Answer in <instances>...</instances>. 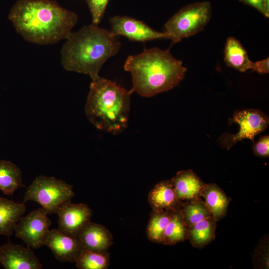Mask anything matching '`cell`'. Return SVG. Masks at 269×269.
I'll list each match as a JSON object with an SVG mask.
<instances>
[{"mask_svg":"<svg viewBox=\"0 0 269 269\" xmlns=\"http://www.w3.org/2000/svg\"><path fill=\"white\" fill-rule=\"evenodd\" d=\"M72 185L54 177L40 175L27 187L23 203L33 201L49 214H56L62 204L71 202L74 196Z\"/></svg>","mask_w":269,"mask_h":269,"instance_id":"5b68a950","label":"cell"},{"mask_svg":"<svg viewBox=\"0 0 269 269\" xmlns=\"http://www.w3.org/2000/svg\"><path fill=\"white\" fill-rule=\"evenodd\" d=\"M58 230L74 237L78 236L82 230L91 221L92 209L86 204L65 203L60 206L57 213Z\"/></svg>","mask_w":269,"mask_h":269,"instance_id":"30bf717a","label":"cell"},{"mask_svg":"<svg viewBox=\"0 0 269 269\" xmlns=\"http://www.w3.org/2000/svg\"><path fill=\"white\" fill-rule=\"evenodd\" d=\"M201 196L204 198L211 216L217 221L226 216L231 199L217 184H206Z\"/></svg>","mask_w":269,"mask_h":269,"instance_id":"2e32d148","label":"cell"},{"mask_svg":"<svg viewBox=\"0 0 269 269\" xmlns=\"http://www.w3.org/2000/svg\"><path fill=\"white\" fill-rule=\"evenodd\" d=\"M217 222L211 216L189 226L188 239L191 244L201 249L212 242L216 237Z\"/></svg>","mask_w":269,"mask_h":269,"instance_id":"d6986e66","label":"cell"},{"mask_svg":"<svg viewBox=\"0 0 269 269\" xmlns=\"http://www.w3.org/2000/svg\"><path fill=\"white\" fill-rule=\"evenodd\" d=\"M47 214L44 209L40 208L21 217L14 229L15 236L28 247L37 249L44 246V240L51 224Z\"/></svg>","mask_w":269,"mask_h":269,"instance_id":"ba28073f","label":"cell"},{"mask_svg":"<svg viewBox=\"0 0 269 269\" xmlns=\"http://www.w3.org/2000/svg\"><path fill=\"white\" fill-rule=\"evenodd\" d=\"M188 227L180 209L173 211L171 220L164 233L162 244L174 245L188 239Z\"/></svg>","mask_w":269,"mask_h":269,"instance_id":"44dd1931","label":"cell"},{"mask_svg":"<svg viewBox=\"0 0 269 269\" xmlns=\"http://www.w3.org/2000/svg\"><path fill=\"white\" fill-rule=\"evenodd\" d=\"M174 210L151 212L146 228V236L150 241L162 244L164 231Z\"/></svg>","mask_w":269,"mask_h":269,"instance_id":"7402d4cb","label":"cell"},{"mask_svg":"<svg viewBox=\"0 0 269 269\" xmlns=\"http://www.w3.org/2000/svg\"><path fill=\"white\" fill-rule=\"evenodd\" d=\"M224 54V60L227 66L241 72L254 70V62L250 59L246 49L235 37L227 39Z\"/></svg>","mask_w":269,"mask_h":269,"instance_id":"e0dca14e","label":"cell"},{"mask_svg":"<svg viewBox=\"0 0 269 269\" xmlns=\"http://www.w3.org/2000/svg\"><path fill=\"white\" fill-rule=\"evenodd\" d=\"M269 238L263 236L256 247L253 255V264L255 268L269 269Z\"/></svg>","mask_w":269,"mask_h":269,"instance_id":"d4e9b609","label":"cell"},{"mask_svg":"<svg viewBox=\"0 0 269 269\" xmlns=\"http://www.w3.org/2000/svg\"><path fill=\"white\" fill-rule=\"evenodd\" d=\"M211 15L209 2L188 5L179 10L165 24L164 32L173 43L194 35L203 30Z\"/></svg>","mask_w":269,"mask_h":269,"instance_id":"8992f818","label":"cell"},{"mask_svg":"<svg viewBox=\"0 0 269 269\" xmlns=\"http://www.w3.org/2000/svg\"><path fill=\"white\" fill-rule=\"evenodd\" d=\"M112 33L115 36L122 35L132 41L144 42L167 38L166 33L156 31L143 21L127 16L116 15L110 19Z\"/></svg>","mask_w":269,"mask_h":269,"instance_id":"9c48e42d","label":"cell"},{"mask_svg":"<svg viewBox=\"0 0 269 269\" xmlns=\"http://www.w3.org/2000/svg\"><path fill=\"white\" fill-rule=\"evenodd\" d=\"M243 2L249 4L256 8L264 15V8L263 0H240Z\"/></svg>","mask_w":269,"mask_h":269,"instance_id":"f1b7e54d","label":"cell"},{"mask_svg":"<svg viewBox=\"0 0 269 269\" xmlns=\"http://www.w3.org/2000/svg\"><path fill=\"white\" fill-rule=\"evenodd\" d=\"M25 210L24 203H17L0 197V235L10 237Z\"/></svg>","mask_w":269,"mask_h":269,"instance_id":"ac0fdd59","label":"cell"},{"mask_svg":"<svg viewBox=\"0 0 269 269\" xmlns=\"http://www.w3.org/2000/svg\"><path fill=\"white\" fill-rule=\"evenodd\" d=\"M148 201L152 211L156 212L179 209L183 203L178 199L171 179L157 183L150 191Z\"/></svg>","mask_w":269,"mask_h":269,"instance_id":"5bb4252c","label":"cell"},{"mask_svg":"<svg viewBox=\"0 0 269 269\" xmlns=\"http://www.w3.org/2000/svg\"><path fill=\"white\" fill-rule=\"evenodd\" d=\"M77 238L83 249L97 252H107L113 243V236L107 228L91 221Z\"/></svg>","mask_w":269,"mask_h":269,"instance_id":"4fadbf2b","label":"cell"},{"mask_svg":"<svg viewBox=\"0 0 269 269\" xmlns=\"http://www.w3.org/2000/svg\"><path fill=\"white\" fill-rule=\"evenodd\" d=\"M8 18L24 39L47 45L66 39L78 16L52 0H18L11 8Z\"/></svg>","mask_w":269,"mask_h":269,"instance_id":"6da1fadb","label":"cell"},{"mask_svg":"<svg viewBox=\"0 0 269 269\" xmlns=\"http://www.w3.org/2000/svg\"><path fill=\"white\" fill-rule=\"evenodd\" d=\"M20 168L12 162L0 159V190L5 195H12L23 186Z\"/></svg>","mask_w":269,"mask_h":269,"instance_id":"ffe728a7","label":"cell"},{"mask_svg":"<svg viewBox=\"0 0 269 269\" xmlns=\"http://www.w3.org/2000/svg\"><path fill=\"white\" fill-rule=\"evenodd\" d=\"M133 92L99 75L92 79L85 105L88 119L99 130L122 132L128 126Z\"/></svg>","mask_w":269,"mask_h":269,"instance_id":"277c9868","label":"cell"},{"mask_svg":"<svg viewBox=\"0 0 269 269\" xmlns=\"http://www.w3.org/2000/svg\"><path fill=\"white\" fill-rule=\"evenodd\" d=\"M61 51V64L69 71L99 76L104 63L119 51L121 43L111 31L93 24L71 32Z\"/></svg>","mask_w":269,"mask_h":269,"instance_id":"7a4b0ae2","label":"cell"},{"mask_svg":"<svg viewBox=\"0 0 269 269\" xmlns=\"http://www.w3.org/2000/svg\"><path fill=\"white\" fill-rule=\"evenodd\" d=\"M43 245L48 247L55 258L61 262L75 263L83 249L77 237L65 234L56 229L49 230Z\"/></svg>","mask_w":269,"mask_h":269,"instance_id":"8fae6325","label":"cell"},{"mask_svg":"<svg viewBox=\"0 0 269 269\" xmlns=\"http://www.w3.org/2000/svg\"><path fill=\"white\" fill-rule=\"evenodd\" d=\"M263 6L264 8V15L267 17H269V0H263Z\"/></svg>","mask_w":269,"mask_h":269,"instance_id":"f546056e","label":"cell"},{"mask_svg":"<svg viewBox=\"0 0 269 269\" xmlns=\"http://www.w3.org/2000/svg\"><path fill=\"white\" fill-rule=\"evenodd\" d=\"M108 252H97L82 249L75 263L80 269H107L110 264Z\"/></svg>","mask_w":269,"mask_h":269,"instance_id":"cb8c5ba5","label":"cell"},{"mask_svg":"<svg viewBox=\"0 0 269 269\" xmlns=\"http://www.w3.org/2000/svg\"><path fill=\"white\" fill-rule=\"evenodd\" d=\"M109 0H86L90 11L92 23L98 25L102 19Z\"/></svg>","mask_w":269,"mask_h":269,"instance_id":"484cf974","label":"cell"},{"mask_svg":"<svg viewBox=\"0 0 269 269\" xmlns=\"http://www.w3.org/2000/svg\"><path fill=\"white\" fill-rule=\"evenodd\" d=\"M179 209L188 227L211 216L209 210L200 197L183 202Z\"/></svg>","mask_w":269,"mask_h":269,"instance_id":"603a6c76","label":"cell"},{"mask_svg":"<svg viewBox=\"0 0 269 269\" xmlns=\"http://www.w3.org/2000/svg\"><path fill=\"white\" fill-rule=\"evenodd\" d=\"M124 69L132 74L133 91L144 97L171 90L183 80L187 71L182 62L174 58L169 50L158 47L130 55Z\"/></svg>","mask_w":269,"mask_h":269,"instance_id":"3957f363","label":"cell"},{"mask_svg":"<svg viewBox=\"0 0 269 269\" xmlns=\"http://www.w3.org/2000/svg\"><path fill=\"white\" fill-rule=\"evenodd\" d=\"M230 120V123L237 124L239 130L235 134H224L220 137L221 146L228 149L244 139L254 141L255 136L264 131L269 124L267 115L252 109L236 111Z\"/></svg>","mask_w":269,"mask_h":269,"instance_id":"52a82bcc","label":"cell"},{"mask_svg":"<svg viewBox=\"0 0 269 269\" xmlns=\"http://www.w3.org/2000/svg\"><path fill=\"white\" fill-rule=\"evenodd\" d=\"M0 263L5 269H41L42 265L32 250L8 243L0 247Z\"/></svg>","mask_w":269,"mask_h":269,"instance_id":"7c38bea8","label":"cell"},{"mask_svg":"<svg viewBox=\"0 0 269 269\" xmlns=\"http://www.w3.org/2000/svg\"><path fill=\"white\" fill-rule=\"evenodd\" d=\"M254 71L260 74H266L269 72V58L254 62Z\"/></svg>","mask_w":269,"mask_h":269,"instance_id":"83f0119b","label":"cell"},{"mask_svg":"<svg viewBox=\"0 0 269 269\" xmlns=\"http://www.w3.org/2000/svg\"><path fill=\"white\" fill-rule=\"evenodd\" d=\"M171 180L178 199L183 202L201 197L206 184L191 169L178 171Z\"/></svg>","mask_w":269,"mask_h":269,"instance_id":"9a60e30c","label":"cell"},{"mask_svg":"<svg viewBox=\"0 0 269 269\" xmlns=\"http://www.w3.org/2000/svg\"><path fill=\"white\" fill-rule=\"evenodd\" d=\"M254 154L259 157H269V136H262L253 146Z\"/></svg>","mask_w":269,"mask_h":269,"instance_id":"4316f807","label":"cell"}]
</instances>
